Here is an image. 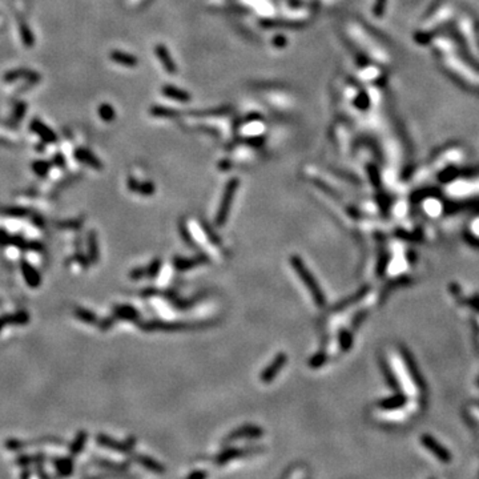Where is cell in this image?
I'll list each match as a JSON object with an SVG mask.
<instances>
[{
  "mask_svg": "<svg viewBox=\"0 0 479 479\" xmlns=\"http://www.w3.org/2000/svg\"><path fill=\"white\" fill-rule=\"evenodd\" d=\"M290 265H292V268L294 269V272L297 273V276L300 277L301 281H302L305 286L308 288L309 292L312 293L313 300H314L317 306H320V308L324 306V305L326 304L325 294L322 293L320 285L317 284L316 278H314V276L312 274V272L306 268V265H305V262L302 261V258H301L298 254H293V256L290 257Z\"/></svg>",
  "mask_w": 479,
  "mask_h": 479,
  "instance_id": "1",
  "label": "cell"
},
{
  "mask_svg": "<svg viewBox=\"0 0 479 479\" xmlns=\"http://www.w3.org/2000/svg\"><path fill=\"white\" fill-rule=\"evenodd\" d=\"M140 324L144 332H187V330L193 329H203L208 326L215 325L213 321L208 322H196V324H189V322H165V321H148V322H137Z\"/></svg>",
  "mask_w": 479,
  "mask_h": 479,
  "instance_id": "2",
  "label": "cell"
},
{
  "mask_svg": "<svg viewBox=\"0 0 479 479\" xmlns=\"http://www.w3.org/2000/svg\"><path fill=\"white\" fill-rule=\"evenodd\" d=\"M239 185L240 180L237 177H233V179L228 181L227 187L224 189V195L223 199H221V203H220L219 211H217V215H216V225L217 227H224L227 224L228 216H229V212H231L232 201L235 199Z\"/></svg>",
  "mask_w": 479,
  "mask_h": 479,
  "instance_id": "3",
  "label": "cell"
},
{
  "mask_svg": "<svg viewBox=\"0 0 479 479\" xmlns=\"http://www.w3.org/2000/svg\"><path fill=\"white\" fill-rule=\"evenodd\" d=\"M95 439H96V442L102 447H104V449L118 451V453H122V454L130 453V451L133 450L134 443H136V439H134L133 437H129V438L124 441V442L116 441V439H114L112 437L107 434H98Z\"/></svg>",
  "mask_w": 479,
  "mask_h": 479,
  "instance_id": "4",
  "label": "cell"
},
{
  "mask_svg": "<svg viewBox=\"0 0 479 479\" xmlns=\"http://www.w3.org/2000/svg\"><path fill=\"white\" fill-rule=\"evenodd\" d=\"M264 435V430L257 425H242L239 429H235L231 431L228 437L224 439V443L233 442V441H239V439L245 438H260Z\"/></svg>",
  "mask_w": 479,
  "mask_h": 479,
  "instance_id": "5",
  "label": "cell"
},
{
  "mask_svg": "<svg viewBox=\"0 0 479 479\" xmlns=\"http://www.w3.org/2000/svg\"><path fill=\"white\" fill-rule=\"evenodd\" d=\"M288 362V356L285 353H278L276 357L273 358V361L270 362V365H268L265 367L260 374V379L264 383H270V382L274 379V378L278 375L282 367L286 365Z\"/></svg>",
  "mask_w": 479,
  "mask_h": 479,
  "instance_id": "6",
  "label": "cell"
},
{
  "mask_svg": "<svg viewBox=\"0 0 479 479\" xmlns=\"http://www.w3.org/2000/svg\"><path fill=\"white\" fill-rule=\"evenodd\" d=\"M20 79L27 80L29 84H36V83H39L41 80V76L39 72L28 68L11 69V71H7V72L3 75V82L4 83H13L16 82V80H20Z\"/></svg>",
  "mask_w": 479,
  "mask_h": 479,
  "instance_id": "7",
  "label": "cell"
},
{
  "mask_svg": "<svg viewBox=\"0 0 479 479\" xmlns=\"http://www.w3.org/2000/svg\"><path fill=\"white\" fill-rule=\"evenodd\" d=\"M31 321L29 313L24 309L16 310L15 313H5L0 316V333L4 330L5 326H25Z\"/></svg>",
  "mask_w": 479,
  "mask_h": 479,
  "instance_id": "8",
  "label": "cell"
},
{
  "mask_svg": "<svg viewBox=\"0 0 479 479\" xmlns=\"http://www.w3.org/2000/svg\"><path fill=\"white\" fill-rule=\"evenodd\" d=\"M264 449L260 446V449L257 447H250V449H239V447H229V449H225L220 453L217 457H216V463L217 465H225L229 461H233V459H239L242 458L244 455H250V454H256V453H260Z\"/></svg>",
  "mask_w": 479,
  "mask_h": 479,
  "instance_id": "9",
  "label": "cell"
},
{
  "mask_svg": "<svg viewBox=\"0 0 479 479\" xmlns=\"http://www.w3.org/2000/svg\"><path fill=\"white\" fill-rule=\"evenodd\" d=\"M20 270L24 278V282L28 285V288L37 289L41 285V274L35 266H33L28 260L21 258L20 260Z\"/></svg>",
  "mask_w": 479,
  "mask_h": 479,
  "instance_id": "10",
  "label": "cell"
},
{
  "mask_svg": "<svg viewBox=\"0 0 479 479\" xmlns=\"http://www.w3.org/2000/svg\"><path fill=\"white\" fill-rule=\"evenodd\" d=\"M209 256L207 253H200L197 256L192 257V258H183V257H175L173 260V266L176 268V270L179 272H187L189 269H193L196 266H200V265L207 264L209 262Z\"/></svg>",
  "mask_w": 479,
  "mask_h": 479,
  "instance_id": "11",
  "label": "cell"
},
{
  "mask_svg": "<svg viewBox=\"0 0 479 479\" xmlns=\"http://www.w3.org/2000/svg\"><path fill=\"white\" fill-rule=\"evenodd\" d=\"M29 129L32 130L33 133H36L44 142L53 144V142L57 141L56 133H55L47 124H44L41 120H39V119H32V120H31V122H29Z\"/></svg>",
  "mask_w": 479,
  "mask_h": 479,
  "instance_id": "12",
  "label": "cell"
},
{
  "mask_svg": "<svg viewBox=\"0 0 479 479\" xmlns=\"http://www.w3.org/2000/svg\"><path fill=\"white\" fill-rule=\"evenodd\" d=\"M112 316L120 321L136 322V324L140 320V313L132 305H115L112 309Z\"/></svg>",
  "mask_w": 479,
  "mask_h": 479,
  "instance_id": "13",
  "label": "cell"
},
{
  "mask_svg": "<svg viewBox=\"0 0 479 479\" xmlns=\"http://www.w3.org/2000/svg\"><path fill=\"white\" fill-rule=\"evenodd\" d=\"M51 463L55 467L57 477L67 478V477H71L73 474V471H75V462H73L72 455H69V457H55V458L51 459Z\"/></svg>",
  "mask_w": 479,
  "mask_h": 479,
  "instance_id": "14",
  "label": "cell"
},
{
  "mask_svg": "<svg viewBox=\"0 0 479 479\" xmlns=\"http://www.w3.org/2000/svg\"><path fill=\"white\" fill-rule=\"evenodd\" d=\"M51 461L49 457L45 453H35V454H21L17 455L15 458V465L19 467H31L36 465H43V463Z\"/></svg>",
  "mask_w": 479,
  "mask_h": 479,
  "instance_id": "15",
  "label": "cell"
},
{
  "mask_svg": "<svg viewBox=\"0 0 479 479\" xmlns=\"http://www.w3.org/2000/svg\"><path fill=\"white\" fill-rule=\"evenodd\" d=\"M75 158H76L79 163L86 164L88 167L94 168L96 171H100L103 169V163L99 160L98 156H95L91 150H88L87 148H77L75 150Z\"/></svg>",
  "mask_w": 479,
  "mask_h": 479,
  "instance_id": "16",
  "label": "cell"
},
{
  "mask_svg": "<svg viewBox=\"0 0 479 479\" xmlns=\"http://www.w3.org/2000/svg\"><path fill=\"white\" fill-rule=\"evenodd\" d=\"M87 250L91 264H98L100 261V246H99L98 232L90 231L87 235Z\"/></svg>",
  "mask_w": 479,
  "mask_h": 479,
  "instance_id": "17",
  "label": "cell"
},
{
  "mask_svg": "<svg viewBox=\"0 0 479 479\" xmlns=\"http://www.w3.org/2000/svg\"><path fill=\"white\" fill-rule=\"evenodd\" d=\"M87 441H88V433H87L86 430L77 431V434L75 435L73 441L69 443V446H68L69 455L76 457V455L80 454V453L84 450V447H86Z\"/></svg>",
  "mask_w": 479,
  "mask_h": 479,
  "instance_id": "18",
  "label": "cell"
},
{
  "mask_svg": "<svg viewBox=\"0 0 479 479\" xmlns=\"http://www.w3.org/2000/svg\"><path fill=\"white\" fill-rule=\"evenodd\" d=\"M73 316L76 317L79 321L84 322L87 325H98L99 321H100L96 313H94L90 309L82 308V306H77V308L73 309Z\"/></svg>",
  "mask_w": 479,
  "mask_h": 479,
  "instance_id": "19",
  "label": "cell"
},
{
  "mask_svg": "<svg viewBox=\"0 0 479 479\" xmlns=\"http://www.w3.org/2000/svg\"><path fill=\"white\" fill-rule=\"evenodd\" d=\"M134 461L140 463L141 466L145 467L146 470L152 471V473H156V474H164V473H165V467L160 462H157V461H154L153 458H150V457H146V455H136Z\"/></svg>",
  "mask_w": 479,
  "mask_h": 479,
  "instance_id": "20",
  "label": "cell"
},
{
  "mask_svg": "<svg viewBox=\"0 0 479 479\" xmlns=\"http://www.w3.org/2000/svg\"><path fill=\"white\" fill-rule=\"evenodd\" d=\"M156 55H157V57L161 60V63H163V65H164V68L167 69L168 72H171V73H173V72H176V65H175V61H173V59H172V56H171V53L168 52V49L164 47L163 44H158V45H156Z\"/></svg>",
  "mask_w": 479,
  "mask_h": 479,
  "instance_id": "21",
  "label": "cell"
},
{
  "mask_svg": "<svg viewBox=\"0 0 479 479\" xmlns=\"http://www.w3.org/2000/svg\"><path fill=\"white\" fill-rule=\"evenodd\" d=\"M111 59L118 63L120 65H124V67H136L137 65V59L129 53L121 52V51H112L111 52Z\"/></svg>",
  "mask_w": 479,
  "mask_h": 479,
  "instance_id": "22",
  "label": "cell"
},
{
  "mask_svg": "<svg viewBox=\"0 0 479 479\" xmlns=\"http://www.w3.org/2000/svg\"><path fill=\"white\" fill-rule=\"evenodd\" d=\"M200 227L205 232V235H207L208 240L211 241L212 245H215L216 248H223V241H221V239L219 237V235L216 233L215 229L211 227V224L205 221V220L200 219Z\"/></svg>",
  "mask_w": 479,
  "mask_h": 479,
  "instance_id": "23",
  "label": "cell"
},
{
  "mask_svg": "<svg viewBox=\"0 0 479 479\" xmlns=\"http://www.w3.org/2000/svg\"><path fill=\"white\" fill-rule=\"evenodd\" d=\"M19 33H20L21 41L27 48H32L35 45V36H33L32 31L28 27V24L24 20L19 21Z\"/></svg>",
  "mask_w": 479,
  "mask_h": 479,
  "instance_id": "24",
  "label": "cell"
},
{
  "mask_svg": "<svg viewBox=\"0 0 479 479\" xmlns=\"http://www.w3.org/2000/svg\"><path fill=\"white\" fill-rule=\"evenodd\" d=\"M163 94L165 95V96H168V98L175 99V100H177V102H188V100H191L189 94H187L185 91L179 90V88H176V87H172V86L164 87Z\"/></svg>",
  "mask_w": 479,
  "mask_h": 479,
  "instance_id": "25",
  "label": "cell"
},
{
  "mask_svg": "<svg viewBox=\"0 0 479 479\" xmlns=\"http://www.w3.org/2000/svg\"><path fill=\"white\" fill-rule=\"evenodd\" d=\"M1 215L12 217V219H25L31 216V211L24 207H8L1 211Z\"/></svg>",
  "mask_w": 479,
  "mask_h": 479,
  "instance_id": "26",
  "label": "cell"
},
{
  "mask_svg": "<svg viewBox=\"0 0 479 479\" xmlns=\"http://www.w3.org/2000/svg\"><path fill=\"white\" fill-rule=\"evenodd\" d=\"M9 246H15L20 252H28L29 250V240H27L21 233H16V235H11V242Z\"/></svg>",
  "mask_w": 479,
  "mask_h": 479,
  "instance_id": "27",
  "label": "cell"
},
{
  "mask_svg": "<svg viewBox=\"0 0 479 479\" xmlns=\"http://www.w3.org/2000/svg\"><path fill=\"white\" fill-rule=\"evenodd\" d=\"M95 465H98L102 469H108V470H114V471H125L128 469V465L126 463H116L112 462V461H107V459H94Z\"/></svg>",
  "mask_w": 479,
  "mask_h": 479,
  "instance_id": "28",
  "label": "cell"
},
{
  "mask_svg": "<svg viewBox=\"0 0 479 479\" xmlns=\"http://www.w3.org/2000/svg\"><path fill=\"white\" fill-rule=\"evenodd\" d=\"M31 169L33 171V173L39 177H45V176L49 173V169H51V164L45 160H36L31 164Z\"/></svg>",
  "mask_w": 479,
  "mask_h": 479,
  "instance_id": "29",
  "label": "cell"
},
{
  "mask_svg": "<svg viewBox=\"0 0 479 479\" xmlns=\"http://www.w3.org/2000/svg\"><path fill=\"white\" fill-rule=\"evenodd\" d=\"M5 450L8 451H21L24 449H28V442L24 439L19 438H8L4 441Z\"/></svg>",
  "mask_w": 479,
  "mask_h": 479,
  "instance_id": "30",
  "label": "cell"
},
{
  "mask_svg": "<svg viewBox=\"0 0 479 479\" xmlns=\"http://www.w3.org/2000/svg\"><path fill=\"white\" fill-rule=\"evenodd\" d=\"M83 227V219H71L64 221H57L56 228L65 231H80Z\"/></svg>",
  "mask_w": 479,
  "mask_h": 479,
  "instance_id": "31",
  "label": "cell"
},
{
  "mask_svg": "<svg viewBox=\"0 0 479 479\" xmlns=\"http://www.w3.org/2000/svg\"><path fill=\"white\" fill-rule=\"evenodd\" d=\"M179 232H180V236H181V239L184 240V242H185L189 248H193V249L197 248V242H196L195 239L192 237V235L189 233V231H188V228L187 225H185V221H184V220L179 223Z\"/></svg>",
  "mask_w": 479,
  "mask_h": 479,
  "instance_id": "32",
  "label": "cell"
},
{
  "mask_svg": "<svg viewBox=\"0 0 479 479\" xmlns=\"http://www.w3.org/2000/svg\"><path fill=\"white\" fill-rule=\"evenodd\" d=\"M99 116L102 118L103 121L111 122L114 121L115 118H116V112H115V110L112 108L111 104L103 103V104H100V107H99Z\"/></svg>",
  "mask_w": 479,
  "mask_h": 479,
  "instance_id": "33",
  "label": "cell"
},
{
  "mask_svg": "<svg viewBox=\"0 0 479 479\" xmlns=\"http://www.w3.org/2000/svg\"><path fill=\"white\" fill-rule=\"evenodd\" d=\"M200 297H201V294L192 297V298H188V300H184V298L176 297L175 300H172V302H173V305H175L177 309H180V310H187V309H189L191 306H193V305L197 304V302L201 300Z\"/></svg>",
  "mask_w": 479,
  "mask_h": 479,
  "instance_id": "34",
  "label": "cell"
},
{
  "mask_svg": "<svg viewBox=\"0 0 479 479\" xmlns=\"http://www.w3.org/2000/svg\"><path fill=\"white\" fill-rule=\"evenodd\" d=\"M326 359H328L326 354L324 353V352H318V353L314 354V356L309 359L308 365L310 366L312 369H320L321 366L325 365Z\"/></svg>",
  "mask_w": 479,
  "mask_h": 479,
  "instance_id": "35",
  "label": "cell"
},
{
  "mask_svg": "<svg viewBox=\"0 0 479 479\" xmlns=\"http://www.w3.org/2000/svg\"><path fill=\"white\" fill-rule=\"evenodd\" d=\"M161 266H163V261L160 258H154L146 268V277L149 278H156L158 276V273L161 270Z\"/></svg>",
  "mask_w": 479,
  "mask_h": 479,
  "instance_id": "36",
  "label": "cell"
},
{
  "mask_svg": "<svg viewBox=\"0 0 479 479\" xmlns=\"http://www.w3.org/2000/svg\"><path fill=\"white\" fill-rule=\"evenodd\" d=\"M25 112H27V103L17 102L16 104H15V108H13V120H15V121L23 120L25 116Z\"/></svg>",
  "mask_w": 479,
  "mask_h": 479,
  "instance_id": "37",
  "label": "cell"
},
{
  "mask_svg": "<svg viewBox=\"0 0 479 479\" xmlns=\"http://www.w3.org/2000/svg\"><path fill=\"white\" fill-rule=\"evenodd\" d=\"M73 258L76 260V262L80 266H82L84 270H87V269L90 268V265H91V260H90V257H88V254H84V253L80 250V249H77L76 250V253H75V256H73Z\"/></svg>",
  "mask_w": 479,
  "mask_h": 479,
  "instance_id": "38",
  "label": "cell"
},
{
  "mask_svg": "<svg viewBox=\"0 0 479 479\" xmlns=\"http://www.w3.org/2000/svg\"><path fill=\"white\" fill-rule=\"evenodd\" d=\"M134 192H136V193H140V195L142 196H152L154 193V185L150 183V181L138 184Z\"/></svg>",
  "mask_w": 479,
  "mask_h": 479,
  "instance_id": "39",
  "label": "cell"
},
{
  "mask_svg": "<svg viewBox=\"0 0 479 479\" xmlns=\"http://www.w3.org/2000/svg\"><path fill=\"white\" fill-rule=\"evenodd\" d=\"M116 321H118V320H116L114 316L106 317V318H103V320H100V321H99L98 325H99V328L103 330V332H107V330L111 329V328L114 326V324Z\"/></svg>",
  "mask_w": 479,
  "mask_h": 479,
  "instance_id": "40",
  "label": "cell"
},
{
  "mask_svg": "<svg viewBox=\"0 0 479 479\" xmlns=\"http://www.w3.org/2000/svg\"><path fill=\"white\" fill-rule=\"evenodd\" d=\"M340 345L342 346V349H349L352 345V336H350L346 330H342L340 333Z\"/></svg>",
  "mask_w": 479,
  "mask_h": 479,
  "instance_id": "41",
  "label": "cell"
},
{
  "mask_svg": "<svg viewBox=\"0 0 479 479\" xmlns=\"http://www.w3.org/2000/svg\"><path fill=\"white\" fill-rule=\"evenodd\" d=\"M11 242V235L4 228H0V246H9Z\"/></svg>",
  "mask_w": 479,
  "mask_h": 479,
  "instance_id": "42",
  "label": "cell"
},
{
  "mask_svg": "<svg viewBox=\"0 0 479 479\" xmlns=\"http://www.w3.org/2000/svg\"><path fill=\"white\" fill-rule=\"evenodd\" d=\"M129 277H130V280H134V281L140 280V278H142V277H146V269L144 268L133 269V270H130Z\"/></svg>",
  "mask_w": 479,
  "mask_h": 479,
  "instance_id": "43",
  "label": "cell"
},
{
  "mask_svg": "<svg viewBox=\"0 0 479 479\" xmlns=\"http://www.w3.org/2000/svg\"><path fill=\"white\" fill-rule=\"evenodd\" d=\"M29 250H32V252H36V253H41L43 250H44V245L41 244L40 241H37V240H31V241H29Z\"/></svg>",
  "mask_w": 479,
  "mask_h": 479,
  "instance_id": "44",
  "label": "cell"
},
{
  "mask_svg": "<svg viewBox=\"0 0 479 479\" xmlns=\"http://www.w3.org/2000/svg\"><path fill=\"white\" fill-rule=\"evenodd\" d=\"M31 219H32V224L39 229H44L45 228V220L43 219V216L40 215H31Z\"/></svg>",
  "mask_w": 479,
  "mask_h": 479,
  "instance_id": "45",
  "label": "cell"
},
{
  "mask_svg": "<svg viewBox=\"0 0 479 479\" xmlns=\"http://www.w3.org/2000/svg\"><path fill=\"white\" fill-rule=\"evenodd\" d=\"M35 474H36L39 478H44V479L51 478V475H49L48 473L44 470L43 465H36V469H35Z\"/></svg>",
  "mask_w": 479,
  "mask_h": 479,
  "instance_id": "46",
  "label": "cell"
},
{
  "mask_svg": "<svg viewBox=\"0 0 479 479\" xmlns=\"http://www.w3.org/2000/svg\"><path fill=\"white\" fill-rule=\"evenodd\" d=\"M52 160H53V164H55L57 168H64L65 167V158L63 157L60 153L55 154Z\"/></svg>",
  "mask_w": 479,
  "mask_h": 479,
  "instance_id": "47",
  "label": "cell"
},
{
  "mask_svg": "<svg viewBox=\"0 0 479 479\" xmlns=\"http://www.w3.org/2000/svg\"><path fill=\"white\" fill-rule=\"evenodd\" d=\"M208 477V474L205 473V471H201V470H197V471H193V473H191V474L188 475V478H191V479H195V478H207Z\"/></svg>",
  "mask_w": 479,
  "mask_h": 479,
  "instance_id": "48",
  "label": "cell"
},
{
  "mask_svg": "<svg viewBox=\"0 0 479 479\" xmlns=\"http://www.w3.org/2000/svg\"><path fill=\"white\" fill-rule=\"evenodd\" d=\"M31 475H32V470H31L29 467H23V470H21V473H20V475H19V477L24 479V478H29Z\"/></svg>",
  "mask_w": 479,
  "mask_h": 479,
  "instance_id": "49",
  "label": "cell"
},
{
  "mask_svg": "<svg viewBox=\"0 0 479 479\" xmlns=\"http://www.w3.org/2000/svg\"><path fill=\"white\" fill-rule=\"evenodd\" d=\"M0 305H3V301H0Z\"/></svg>",
  "mask_w": 479,
  "mask_h": 479,
  "instance_id": "50",
  "label": "cell"
}]
</instances>
